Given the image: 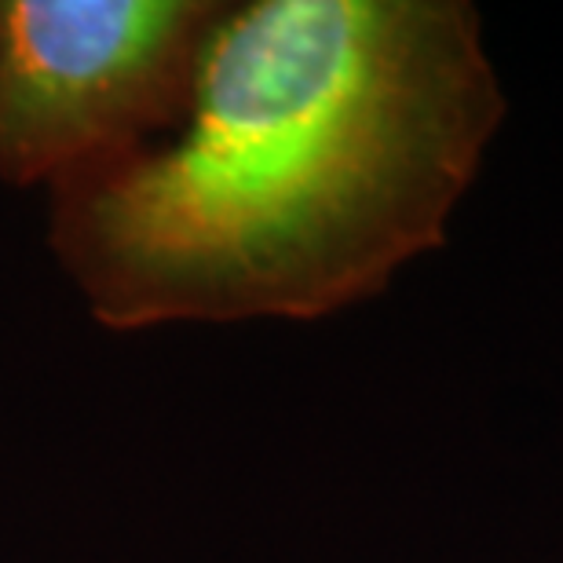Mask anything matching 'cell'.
I'll return each mask as SVG.
<instances>
[{"label":"cell","mask_w":563,"mask_h":563,"mask_svg":"<svg viewBox=\"0 0 563 563\" xmlns=\"http://www.w3.org/2000/svg\"><path fill=\"white\" fill-rule=\"evenodd\" d=\"M509 114L468 0L228 4L173 136L48 190L107 330L311 322L446 245Z\"/></svg>","instance_id":"obj_1"},{"label":"cell","mask_w":563,"mask_h":563,"mask_svg":"<svg viewBox=\"0 0 563 563\" xmlns=\"http://www.w3.org/2000/svg\"><path fill=\"white\" fill-rule=\"evenodd\" d=\"M228 0H0V179L55 190L184 125Z\"/></svg>","instance_id":"obj_2"}]
</instances>
